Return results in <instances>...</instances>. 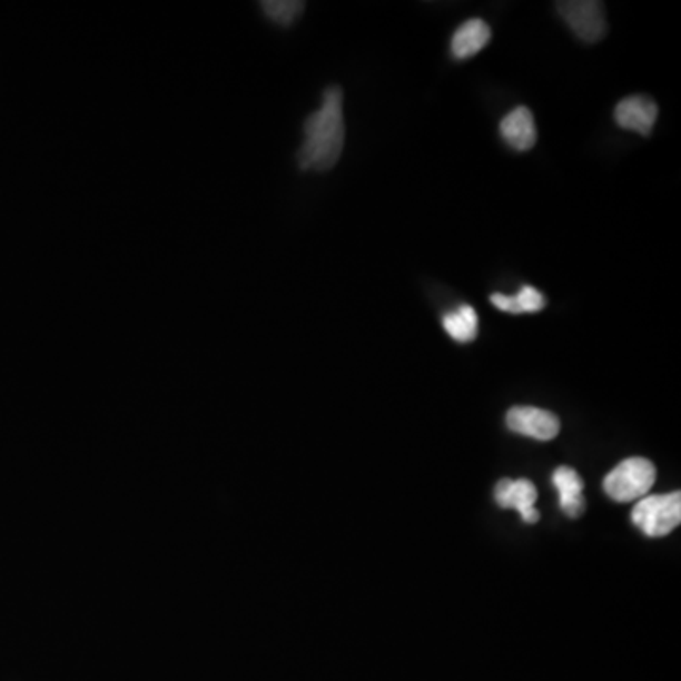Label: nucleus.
I'll return each mask as SVG.
<instances>
[{
	"mask_svg": "<svg viewBox=\"0 0 681 681\" xmlns=\"http://www.w3.org/2000/svg\"><path fill=\"white\" fill-rule=\"evenodd\" d=\"M303 140L297 164L302 170H329L339 161L345 146L343 120V89L339 86L324 91L322 105L303 124Z\"/></svg>",
	"mask_w": 681,
	"mask_h": 681,
	"instance_id": "nucleus-1",
	"label": "nucleus"
},
{
	"mask_svg": "<svg viewBox=\"0 0 681 681\" xmlns=\"http://www.w3.org/2000/svg\"><path fill=\"white\" fill-rule=\"evenodd\" d=\"M632 523L645 536L664 537L674 532L681 523V494H653L643 496L632 510Z\"/></svg>",
	"mask_w": 681,
	"mask_h": 681,
	"instance_id": "nucleus-2",
	"label": "nucleus"
},
{
	"mask_svg": "<svg viewBox=\"0 0 681 681\" xmlns=\"http://www.w3.org/2000/svg\"><path fill=\"white\" fill-rule=\"evenodd\" d=\"M657 470L645 458H629L605 475L604 491L615 502H632L643 499L655 485Z\"/></svg>",
	"mask_w": 681,
	"mask_h": 681,
	"instance_id": "nucleus-3",
	"label": "nucleus"
},
{
	"mask_svg": "<svg viewBox=\"0 0 681 681\" xmlns=\"http://www.w3.org/2000/svg\"><path fill=\"white\" fill-rule=\"evenodd\" d=\"M555 8L575 37L586 45L600 42L605 37L608 23H605V8L602 2L566 0V2H556Z\"/></svg>",
	"mask_w": 681,
	"mask_h": 681,
	"instance_id": "nucleus-4",
	"label": "nucleus"
},
{
	"mask_svg": "<svg viewBox=\"0 0 681 681\" xmlns=\"http://www.w3.org/2000/svg\"><path fill=\"white\" fill-rule=\"evenodd\" d=\"M505 424L511 432L526 435L532 440H540V442H551L561 432V421L555 413L540 409V407H530V405H517L507 411Z\"/></svg>",
	"mask_w": 681,
	"mask_h": 681,
	"instance_id": "nucleus-5",
	"label": "nucleus"
},
{
	"mask_svg": "<svg viewBox=\"0 0 681 681\" xmlns=\"http://www.w3.org/2000/svg\"><path fill=\"white\" fill-rule=\"evenodd\" d=\"M494 499L502 510H517L524 523L534 524L540 521V511L534 507L537 491L532 481L502 480L496 485Z\"/></svg>",
	"mask_w": 681,
	"mask_h": 681,
	"instance_id": "nucleus-6",
	"label": "nucleus"
},
{
	"mask_svg": "<svg viewBox=\"0 0 681 681\" xmlns=\"http://www.w3.org/2000/svg\"><path fill=\"white\" fill-rule=\"evenodd\" d=\"M659 107L648 95H632L624 97L615 107V121L626 131H634L648 137L655 127Z\"/></svg>",
	"mask_w": 681,
	"mask_h": 681,
	"instance_id": "nucleus-7",
	"label": "nucleus"
},
{
	"mask_svg": "<svg viewBox=\"0 0 681 681\" xmlns=\"http://www.w3.org/2000/svg\"><path fill=\"white\" fill-rule=\"evenodd\" d=\"M500 135L505 140V145L511 146L513 150L526 151L534 148L537 129L530 108L517 107L505 114L504 120L500 124Z\"/></svg>",
	"mask_w": 681,
	"mask_h": 681,
	"instance_id": "nucleus-8",
	"label": "nucleus"
},
{
	"mask_svg": "<svg viewBox=\"0 0 681 681\" xmlns=\"http://www.w3.org/2000/svg\"><path fill=\"white\" fill-rule=\"evenodd\" d=\"M553 485L559 491L561 510L568 517H580L585 511V499H583V480L580 473L572 467L561 466L553 473Z\"/></svg>",
	"mask_w": 681,
	"mask_h": 681,
	"instance_id": "nucleus-9",
	"label": "nucleus"
},
{
	"mask_svg": "<svg viewBox=\"0 0 681 681\" xmlns=\"http://www.w3.org/2000/svg\"><path fill=\"white\" fill-rule=\"evenodd\" d=\"M491 27L483 19H467L454 31L451 51L456 59H467L477 56L491 42Z\"/></svg>",
	"mask_w": 681,
	"mask_h": 681,
	"instance_id": "nucleus-10",
	"label": "nucleus"
},
{
	"mask_svg": "<svg viewBox=\"0 0 681 681\" xmlns=\"http://www.w3.org/2000/svg\"><path fill=\"white\" fill-rule=\"evenodd\" d=\"M442 324L456 343H472L480 335V316L472 305H461L453 313L443 315Z\"/></svg>",
	"mask_w": 681,
	"mask_h": 681,
	"instance_id": "nucleus-11",
	"label": "nucleus"
},
{
	"mask_svg": "<svg viewBox=\"0 0 681 681\" xmlns=\"http://www.w3.org/2000/svg\"><path fill=\"white\" fill-rule=\"evenodd\" d=\"M261 8L273 23L280 27H290L296 23L297 18L305 10V2H302V0H265V2H261Z\"/></svg>",
	"mask_w": 681,
	"mask_h": 681,
	"instance_id": "nucleus-12",
	"label": "nucleus"
},
{
	"mask_svg": "<svg viewBox=\"0 0 681 681\" xmlns=\"http://www.w3.org/2000/svg\"><path fill=\"white\" fill-rule=\"evenodd\" d=\"M515 303V315L523 313H540L545 307V297L542 292L532 288V286H523L521 290L513 296Z\"/></svg>",
	"mask_w": 681,
	"mask_h": 681,
	"instance_id": "nucleus-13",
	"label": "nucleus"
}]
</instances>
